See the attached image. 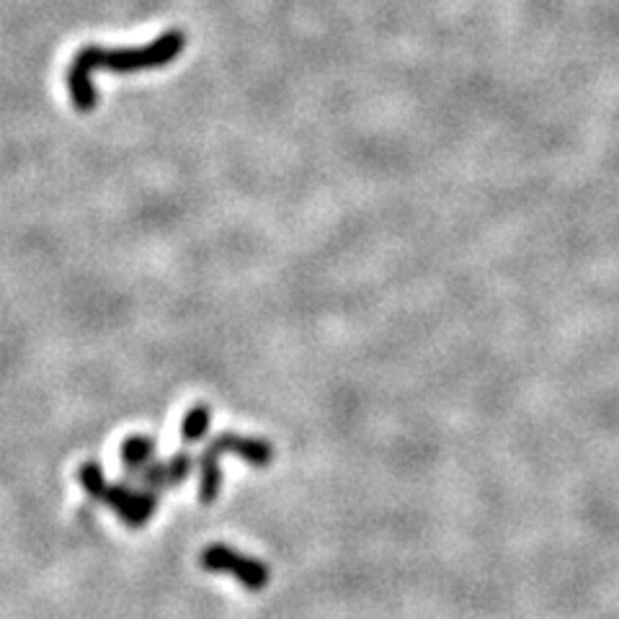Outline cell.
<instances>
[{
	"label": "cell",
	"mask_w": 619,
	"mask_h": 619,
	"mask_svg": "<svg viewBox=\"0 0 619 619\" xmlns=\"http://www.w3.org/2000/svg\"><path fill=\"white\" fill-rule=\"evenodd\" d=\"M186 47V37L181 31H166L160 34L155 42L148 47H132V50H106V47H96L88 44L70 62L65 83H68L70 101H73L75 111L80 114H91L96 109V88H93L91 75L96 70H106V73H140V70H155L166 68L168 62L176 60Z\"/></svg>",
	"instance_id": "cell-1"
},
{
	"label": "cell",
	"mask_w": 619,
	"mask_h": 619,
	"mask_svg": "<svg viewBox=\"0 0 619 619\" xmlns=\"http://www.w3.org/2000/svg\"><path fill=\"white\" fill-rule=\"evenodd\" d=\"M199 565L209 573H230L248 591H264L271 581V568L246 552L227 545H209L199 555Z\"/></svg>",
	"instance_id": "cell-2"
},
{
	"label": "cell",
	"mask_w": 619,
	"mask_h": 619,
	"mask_svg": "<svg viewBox=\"0 0 619 619\" xmlns=\"http://www.w3.org/2000/svg\"><path fill=\"white\" fill-rule=\"evenodd\" d=\"M104 503L127 527L137 529L145 527L153 519L155 509H158V493L145 491V488H132L129 483H117L109 485Z\"/></svg>",
	"instance_id": "cell-3"
},
{
	"label": "cell",
	"mask_w": 619,
	"mask_h": 619,
	"mask_svg": "<svg viewBox=\"0 0 619 619\" xmlns=\"http://www.w3.org/2000/svg\"><path fill=\"white\" fill-rule=\"evenodd\" d=\"M215 454H233L238 460H243L251 467H269L274 462V444L266 439H256V436H243L235 431H225V434L215 436L207 444Z\"/></svg>",
	"instance_id": "cell-4"
},
{
	"label": "cell",
	"mask_w": 619,
	"mask_h": 619,
	"mask_svg": "<svg viewBox=\"0 0 619 619\" xmlns=\"http://www.w3.org/2000/svg\"><path fill=\"white\" fill-rule=\"evenodd\" d=\"M220 491H222L220 454H215L212 449H204L202 457H199V503H204V506L215 503Z\"/></svg>",
	"instance_id": "cell-5"
},
{
	"label": "cell",
	"mask_w": 619,
	"mask_h": 619,
	"mask_svg": "<svg viewBox=\"0 0 619 619\" xmlns=\"http://www.w3.org/2000/svg\"><path fill=\"white\" fill-rule=\"evenodd\" d=\"M119 457H122V465L127 467V475H135L142 467H148L155 457V442L150 436L135 434L124 439L122 447H119Z\"/></svg>",
	"instance_id": "cell-6"
},
{
	"label": "cell",
	"mask_w": 619,
	"mask_h": 619,
	"mask_svg": "<svg viewBox=\"0 0 619 619\" xmlns=\"http://www.w3.org/2000/svg\"><path fill=\"white\" fill-rule=\"evenodd\" d=\"M209 426H212V408L209 405H194L181 421V442L197 444L207 436Z\"/></svg>",
	"instance_id": "cell-7"
},
{
	"label": "cell",
	"mask_w": 619,
	"mask_h": 619,
	"mask_svg": "<svg viewBox=\"0 0 619 619\" xmlns=\"http://www.w3.org/2000/svg\"><path fill=\"white\" fill-rule=\"evenodd\" d=\"M78 483L83 485V491L93 498V501H104L106 491H109V483H106V475L101 470L99 462H83L78 467Z\"/></svg>",
	"instance_id": "cell-8"
},
{
	"label": "cell",
	"mask_w": 619,
	"mask_h": 619,
	"mask_svg": "<svg viewBox=\"0 0 619 619\" xmlns=\"http://www.w3.org/2000/svg\"><path fill=\"white\" fill-rule=\"evenodd\" d=\"M194 470V457L189 452H178L173 454L171 460L166 462V478H168V488H176V485L184 483L186 478Z\"/></svg>",
	"instance_id": "cell-9"
}]
</instances>
